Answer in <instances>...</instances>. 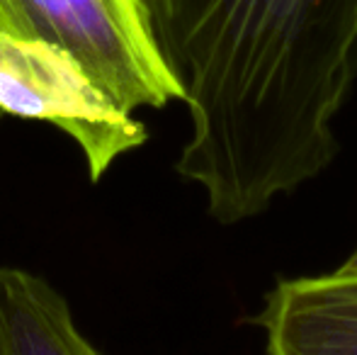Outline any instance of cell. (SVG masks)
Wrapping results in <instances>:
<instances>
[{"label":"cell","mask_w":357,"mask_h":355,"mask_svg":"<svg viewBox=\"0 0 357 355\" xmlns=\"http://www.w3.org/2000/svg\"><path fill=\"white\" fill-rule=\"evenodd\" d=\"M0 34L63 49L127 112L183 103L146 0H0Z\"/></svg>","instance_id":"obj_2"},{"label":"cell","mask_w":357,"mask_h":355,"mask_svg":"<svg viewBox=\"0 0 357 355\" xmlns=\"http://www.w3.org/2000/svg\"><path fill=\"white\" fill-rule=\"evenodd\" d=\"M0 117L44 122L66 134L93 185L149 142L146 124L119 107L71 54L8 34H0Z\"/></svg>","instance_id":"obj_3"},{"label":"cell","mask_w":357,"mask_h":355,"mask_svg":"<svg viewBox=\"0 0 357 355\" xmlns=\"http://www.w3.org/2000/svg\"><path fill=\"white\" fill-rule=\"evenodd\" d=\"M250 322L268 355H357V273L278 280Z\"/></svg>","instance_id":"obj_4"},{"label":"cell","mask_w":357,"mask_h":355,"mask_svg":"<svg viewBox=\"0 0 357 355\" xmlns=\"http://www.w3.org/2000/svg\"><path fill=\"white\" fill-rule=\"evenodd\" d=\"M0 119H3V117H0Z\"/></svg>","instance_id":"obj_7"},{"label":"cell","mask_w":357,"mask_h":355,"mask_svg":"<svg viewBox=\"0 0 357 355\" xmlns=\"http://www.w3.org/2000/svg\"><path fill=\"white\" fill-rule=\"evenodd\" d=\"M0 355H102L49 280L0 266Z\"/></svg>","instance_id":"obj_5"},{"label":"cell","mask_w":357,"mask_h":355,"mask_svg":"<svg viewBox=\"0 0 357 355\" xmlns=\"http://www.w3.org/2000/svg\"><path fill=\"white\" fill-rule=\"evenodd\" d=\"M183 88L175 171L209 217H258L338 153L333 119L357 78V0H146Z\"/></svg>","instance_id":"obj_1"},{"label":"cell","mask_w":357,"mask_h":355,"mask_svg":"<svg viewBox=\"0 0 357 355\" xmlns=\"http://www.w3.org/2000/svg\"><path fill=\"white\" fill-rule=\"evenodd\" d=\"M338 270H345V273H357V248H355L353 253H350L348 261H345Z\"/></svg>","instance_id":"obj_6"}]
</instances>
